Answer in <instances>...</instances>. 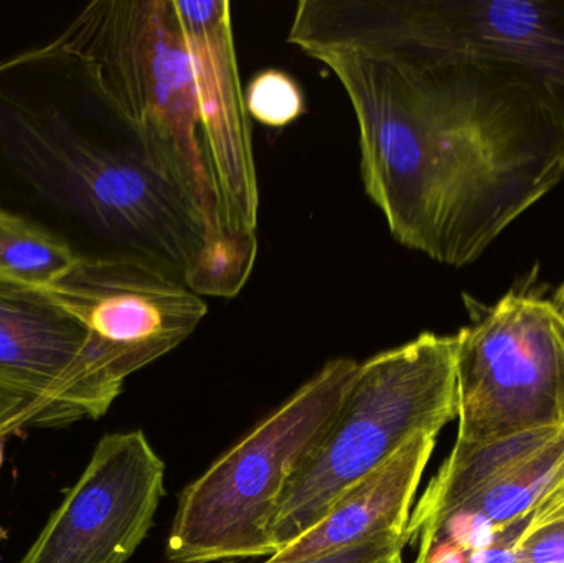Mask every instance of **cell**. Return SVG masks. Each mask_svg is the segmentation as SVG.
Masks as SVG:
<instances>
[{
	"mask_svg": "<svg viewBox=\"0 0 564 563\" xmlns=\"http://www.w3.org/2000/svg\"><path fill=\"white\" fill-rule=\"evenodd\" d=\"M0 212L79 263L144 264L182 284L210 234L91 63L59 39L0 62Z\"/></svg>",
	"mask_w": 564,
	"mask_h": 563,
	"instance_id": "6da1fadb",
	"label": "cell"
},
{
	"mask_svg": "<svg viewBox=\"0 0 564 563\" xmlns=\"http://www.w3.org/2000/svg\"><path fill=\"white\" fill-rule=\"evenodd\" d=\"M358 366L354 359L330 360L185 488L169 534V561L276 554L271 532L282 495L330 429Z\"/></svg>",
	"mask_w": 564,
	"mask_h": 563,
	"instance_id": "8992f818",
	"label": "cell"
},
{
	"mask_svg": "<svg viewBox=\"0 0 564 563\" xmlns=\"http://www.w3.org/2000/svg\"><path fill=\"white\" fill-rule=\"evenodd\" d=\"M6 439L7 436H0V466H2L3 462V448H6ZM6 538V532L0 529V541Z\"/></svg>",
	"mask_w": 564,
	"mask_h": 563,
	"instance_id": "603a6c76",
	"label": "cell"
},
{
	"mask_svg": "<svg viewBox=\"0 0 564 563\" xmlns=\"http://www.w3.org/2000/svg\"><path fill=\"white\" fill-rule=\"evenodd\" d=\"M564 436V426L533 430L474 448H453L423 498L411 512L408 542L433 531L447 516L487 489L500 485L527 463L552 448Z\"/></svg>",
	"mask_w": 564,
	"mask_h": 563,
	"instance_id": "4fadbf2b",
	"label": "cell"
},
{
	"mask_svg": "<svg viewBox=\"0 0 564 563\" xmlns=\"http://www.w3.org/2000/svg\"><path fill=\"white\" fill-rule=\"evenodd\" d=\"M552 301L553 304H555L556 310H558V313L564 317V281L562 286L555 291V296H553Z\"/></svg>",
	"mask_w": 564,
	"mask_h": 563,
	"instance_id": "7402d4cb",
	"label": "cell"
},
{
	"mask_svg": "<svg viewBox=\"0 0 564 563\" xmlns=\"http://www.w3.org/2000/svg\"><path fill=\"white\" fill-rule=\"evenodd\" d=\"M257 255V231L220 225L205 238L204 247L185 274V288L200 297L237 296L253 273Z\"/></svg>",
	"mask_w": 564,
	"mask_h": 563,
	"instance_id": "2e32d148",
	"label": "cell"
},
{
	"mask_svg": "<svg viewBox=\"0 0 564 563\" xmlns=\"http://www.w3.org/2000/svg\"><path fill=\"white\" fill-rule=\"evenodd\" d=\"M496 545L512 549L519 563H564V481L502 529Z\"/></svg>",
	"mask_w": 564,
	"mask_h": 563,
	"instance_id": "e0dca14e",
	"label": "cell"
},
{
	"mask_svg": "<svg viewBox=\"0 0 564 563\" xmlns=\"http://www.w3.org/2000/svg\"><path fill=\"white\" fill-rule=\"evenodd\" d=\"M245 105L248 116L271 128H284L305 112L301 86L281 69L258 73L245 91Z\"/></svg>",
	"mask_w": 564,
	"mask_h": 563,
	"instance_id": "ac0fdd59",
	"label": "cell"
},
{
	"mask_svg": "<svg viewBox=\"0 0 564 563\" xmlns=\"http://www.w3.org/2000/svg\"><path fill=\"white\" fill-rule=\"evenodd\" d=\"M91 63L149 161L220 227L205 159L194 59L174 0H95L58 36Z\"/></svg>",
	"mask_w": 564,
	"mask_h": 563,
	"instance_id": "277c9868",
	"label": "cell"
},
{
	"mask_svg": "<svg viewBox=\"0 0 564 563\" xmlns=\"http://www.w3.org/2000/svg\"><path fill=\"white\" fill-rule=\"evenodd\" d=\"M408 544H410L408 538L380 539V541L367 542V544L355 545V548L344 549V551L330 552V554L294 563H378L391 557L397 552H403Z\"/></svg>",
	"mask_w": 564,
	"mask_h": 563,
	"instance_id": "ffe728a7",
	"label": "cell"
},
{
	"mask_svg": "<svg viewBox=\"0 0 564 563\" xmlns=\"http://www.w3.org/2000/svg\"><path fill=\"white\" fill-rule=\"evenodd\" d=\"M378 563H404L403 552H397V554L391 555V557L384 559V561Z\"/></svg>",
	"mask_w": 564,
	"mask_h": 563,
	"instance_id": "cb8c5ba5",
	"label": "cell"
},
{
	"mask_svg": "<svg viewBox=\"0 0 564 563\" xmlns=\"http://www.w3.org/2000/svg\"><path fill=\"white\" fill-rule=\"evenodd\" d=\"M456 353V336L424 333L358 366L330 429L282 495L271 532L276 552L411 440L457 419Z\"/></svg>",
	"mask_w": 564,
	"mask_h": 563,
	"instance_id": "5b68a950",
	"label": "cell"
},
{
	"mask_svg": "<svg viewBox=\"0 0 564 563\" xmlns=\"http://www.w3.org/2000/svg\"><path fill=\"white\" fill-rule=\"evenodd\" d=\"M122 386L88 327L52 291L0 278V390L66 423L105 415Z\"/></svg>",
	"mask_w": 564,
	"mask_h": 563,
	"instance_id": "ba28073f",
	"label": "cell"
},
{
	"mask_svg": "<svg viewBox=\"0 0 564 563\" xmlns=\"http://www.w3.org/2000/svg\"><path fill=\"white\" fill-rule=\"evenodd\" d=\"M564 481V436L519 472L487 489L456 511H477L500 531L525 518L550 491ZM454 511V512H456Z\"/></svg>",
	"mask_w": 564,
	"mask_h": 563,
	"instance_id": "9a60e30c",
	"label": "cell"
},
{
	"mask_svg": "<svg viewBox=\"0 0 564 563\" xmlns=\"http://www.w3.org/2000/svg\"><path fill=\"white\" fill-rule=\"evenodd\" d=\"M288 40L426 59L507 154L564 169V0H302Z\"/></svg>",
	"mask_w": 564,
	"mask_h": 563,
	"instance_id": "3957f363",
	"label": "cell"
},
{
	"mask_svg": "<svg viewBox=\"0 0 564 563\" xmlns=\"http://www.w3.org/2000/svg\"><path fill=\"white\" fill-rule=\"evenodd\" d=\"M78 263L72 251L22 218L0 212V278L50 290Z\"/></svg>",
	"mask_w": 564,
	"mask_h": 563,
	"instance_id": "5bb4252c",
	"label": "cell"
},
{
	"mask_svg": "<svg viewBox=\"0 0 564 563\" xmlns=\"http://www.w3.org/2000/svg\"><path fill=\"white\" fill-rule=\"evenodd\" d=\"M174 7L194 59L202 141L217 194L220 225L257 231L260 192L238 72L231 3L174 0Z\"/></svg>",
	"mask_w": 564,
	"mask_h": 563,
	"instance_id": "8fae6325",
	"label": "cell"
},
{
	"mask_svg": "<svg viewBox=\"0 0 564 563\" xmlns=\"http://www.w3.org/2000/svg\"><path fill=\"white\" fill-rule=\"evenodd\" d=\"M63 420L42 403L0 390V436H9L30 425H59Z\"/></svg>",
	"mask_w": 564,
	"mask_h": 563,
	"instance_id": "d6986e66",
	"label": "cell"
},
{
	"mask_svg": "<svg viewBox=\"0 0 564 563\" xmlns=\"http://www.w3.org/2000/svg\"><path fill=\"white\" fill-rule=\"evenodd\" d=\"M95 337L119 382L181 346L207 314L184 284L138 263H76L50 288Z\"/></svg>",
	"mask_w": 564,
	"mask_h": 563,
	"instance_id": "30bf717a",
	"label": "cell"
},
{
	"mask_svg": "<svg viewBox=\"0 0 564 563\" xmlns=\"http://www.w3.org/2000/svg\"><path fill=\"white\" fill-rule=\"evenodd\" d=\"M440 433H421L390 462L351 486L314 528L260 563H294L380 539L408 538L414 496Z\"/></svg>",
	"mask_w": 564,
	"mask_h": 563,
	"instance_id": "7c38bea8",
	"label": "cell"
},
{
	"mask_svg": "<svg viewBox=\"0 0 564 563\" xmlns=\"http://www.w3.org/2000/svg\"><path fill=\"white\" fill-rule=\"evenodd\" d=\"M469 310L473 323L456 334L454 448L564 426V317L553 301L523 288Z\"/></svg>",
	"mask_w": 564,
	"mask_h": 563,
	"instance_id": "52a82bcc",
	"label": "cell"
},
{
	"mask_svg": "<svg viewBox=\"0 0 564 563\" xmlns=\"http://www.w3.org/2000/svg\"><path fill=\"white\" fill-rule=\"evenodd\" d=\"M165 465L141 430L112 433L20 563H124L151 531Z\"/></svg>",
	"mask_w": 564,
	"mask_h": 563,
	"instance_id": "9c48e42d",
	"label": "cell"
},
{
	"mask_svg": "<svg viewBox=\"0 0 564 563\" xmlns=\"http://www.w3.org/2000/svg\"><path fill=\"white\" fill-rule=\"evenodd\" d=\"M308 56L344 86L365 192L404 247L466 267L546 194L503 164L457 102L406 59L354 48Z\"/></svg>",
	"mask_w": 564,
	"mask_h": 563,
	"instance_id": "7a4b0ae2",
	"label": "cell"
},
{
	"mask_svg": "<svg viewBox=\"0 0 564 563\" xmlns=\"http://www.w3.org/2000/svg\"><path fill=\"white\" fill-rule=\"evenodd\" d=\"M466 563H519V561L512 549L494 545L482 551L467 552Z\"/></svg>",
	"mask_w": 564,
	"mask_h": 563,
	"instance_id": "44dd1931",
	"label": "cell"
}]
</instances>
